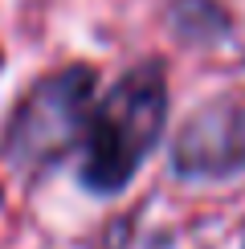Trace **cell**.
Returning a JSON list of instances; mask_svg holds the SVG:
<instances>
[{
  "mask_svg": "<svg viewBox=\"0 0 245 249\" xmlns=\"http://www.w3.org/2000/svg\"><path fill=\"white\" fill-rule=\"evenodd\" d=\"M163 123H168V70L147 57L127 70L86 123V155H82V184L94 196L122 192L135 172L156 151Z\"/></svg>",
  "mask_w": 245,
  "mask_h": 249,
  "instance_id": "obj_1",
  "label": "cell"
},
{
  "mask_svg": "<svg viewBox=\"0 0 245 249\" xmlns=\"http://www.w3.org/2000/svg\"><path fill=\"white\" fill-rule=\"evenodd\" d=\"M94 90H98V74L90 66H61L53 74L37 78L4 127V139H0L4 163L29 176V172H45L66 151H74L86 139Z\"/></svg>",
  "mask_w": 245,
  "mask_h": 249,
  "instance_id": "obj_2",
  "label": "cell"
},
{
  "mask_svg": "<svg viewBox=\"0 0 245 249\" xmlns=\"http://www.w3.org/2000/svg\"><path fill=\"white\" fill-rule=\"evenodd\" d=\"M172 172L184 180H225L245 172V102H204L172 143Z\"/></svg>",
  "mask_w": 245,
  "mask_h": 249,
  "instance_id": "obj_3",
  "label": "cell"
}]
</instances>
